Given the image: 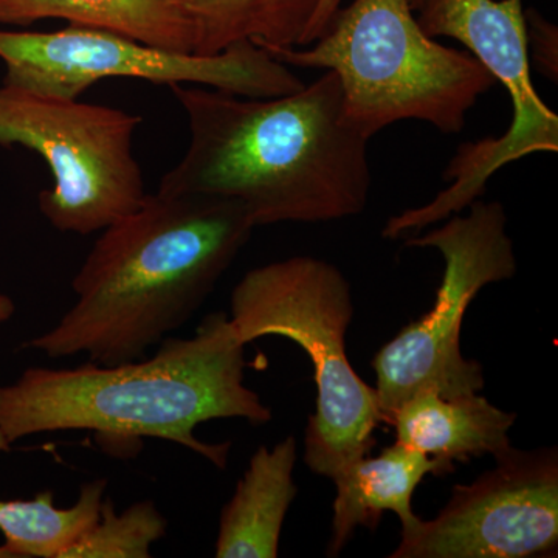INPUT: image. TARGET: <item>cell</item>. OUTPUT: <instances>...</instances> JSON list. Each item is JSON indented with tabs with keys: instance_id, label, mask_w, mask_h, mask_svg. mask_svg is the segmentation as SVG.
I'll return each mask as SVG.
<instances>
[{
	"instance_id": "11",
	"label": "cell",
	"mask_w": 558,
	"mask_h": 558,
	"mask_svg": "<svg viewBox=\"0 0 558 558\" xmlns=\"http://www.w3.org/2000/svg\"><path fill=\"white\" fill-rule=\"evenodd\" d=\"M454 465L429 458L409 447L395 446L381 450L379 457L355 459L333 480L332 535L328 556L337 557L359 527L376 529L385 512H395L402 529L418 520L411 508L418 484L427 475L444 476Z\"/></svg>"
},
{
	"instance_id": "15",
	"label": "cell",
	"mask_w": 558,
	"mask_h": 558,
	"mask_svg": "<svg viewBox=\"0 0 558 558\" xmlns=\"http://www.w3.org/2000/svg\"><path fill=\"white\" fill-rule=\"evenodd\" d=\"M193 27V53L213 57L234 44L301 47L319 0H174Z\"/></svg>"
},
{
	"instance_id": "3",
	"label": "cell",
	"mask_w": 558,
	"mask_h": 558,
	"mask_svg": "<svg viewBox=\"0 0 558 558\" xmlns=\"http://www.w3.org/2000/svg\"><path fill=\"white\" fill-rule=\"evenodd\" d=\"M244 349L230 318L216 312L190 339L161 340L148 360L25 369L0 387V432L11 446L65 429H92L117 442L171 440L226 469L231 444L202 442L194 428L213 418H271L269 407L245 387Z\"/></svg>"
},
{
	"instance_id": "8",
	"label": "cell",
	"mask_w": 558,
	"mask_h": 558,
	"mask_svg": "<svg viewBox=\"0 0 558 558\" xmlns=\"http://www.w3.org/2000/svg\"><path fill=\"white\" fill-rule=\"evenodd\" d=\"M416 17L429 38H453L468 47L508 90L512 121L501 137L462 143L447 167L449 189L385 223L381 236L398 240L459 215L478 201L501 168L538 153H558V117L535 90L531 76L523 0H421Z\"/></svg>"
},
{
	"instance_id": "9",
	"label": "cell",
	"mask_w": 558,
	"mask_h": 558,
	"mask_svg": "<svg viewBox=\"0 0 558 558\" xmlns=\"http://www.w3.org/2000/svg\"><path fill=\"white\" fill-rule=\"evenodd\" d=\"M0 60L5 64L3 84L70 100L109 78L194 84L247 98L281 97L306 86L288 65L252 43L201 57L78 25L58 32L0 28Z\"/></svg>"
},
{
	"instance_id": "12",
	"label": "cell",
	"mask_w": 558,
	"mask_h": 558,
	"mask_svg": "<svg viewBox=\"0 0 558 558\" xmlns=\"http://www.w3.org/2000/svg\"><path fill=\"white\" fill-rule=\"evenodd\" d=\"M517 414L488 402L480 392L442 398L422 392L392 414L396 442L454 465L472 458H492L512 447L509 432Z\"/></svg>"
},
{
	"instance_id": "14",
	"label": "cell",
	"mask_w": 558,
	"mask_h": 558,
	"mask_svg": "<svg viewBox=\"0 0 558 558\" xmlns=\"http://www.w3.org/2000/svg\"><path fill=\"white\" fill-rule=\"evenodd\" d=\"M47 20L193 53V27L174 0H0V25L28 27Z\"/></svg>"
},
{
	"instance_id": "21",
	"label": "cell",
	"mask_w": 558,
	"mask_h": 558,
	"mask_svg": "<svg viewBox=\"0 0 558 558\" xmlns=\"http://www.w3.org/2000/svg\"><path fill=\"white\" fill-rule=\"evenodd\" d=\"M418 2H421V0H410L411 7H413L414 11H416V7L418 5Z\"/></svg>"
},
{
	"instance_id": "22",
	"label": "cell",
	"mask_w": 558,
	"mask_h": 558,
	"mask_svg": "<svg viewBox=\"0 0 558 558\" xmlns=\"http://www.w3.org/2000/svg\"><path fill=\"white\" fill-rule=\"evenodd\" d=\"M0 558H3V554H2V550H0Z\"/></svg>"
},
{
	"instance_id": "1",
	"label": "cell",
	"mask_w": 558,
	"mask_h": 558,
	"mask_svg": "<svg viewBox=\"0 0 558 558\" xmlns=\"http://www.w3.org/2000/svg\"><path fill=\"white\" fill-rule=\"evenodd\" d=\"M168 87L185 112L190 143L159 191L240 202L255 227L332 222L368 207L369 140L344 121L332 70L271 98Z\"/></svg>"
},
{
	"instance_id": "18",
	"label": "cell",
	"mask_w": 558,
	"mask_h": 558,
	"mask_svg": "<svg viewBox=\"0 0 558 558\" xmlns=\"http://www.w3.org/2000/svg\"><path fill=\"white\" fill-rule=\"evenodd\" d=\"M527 32L529 58L546 78H558V31L535 10L524 11Z\"/></svg>"
},
{
	"instance_id": "13",
	"label": "cell",
	"mask_w": 558,
	"mask_h": 558,
	"mask_svg": "<svg viewBox=\"0 0 558 558\" xmlns=\"http://www.w3.org/2000/svg\"><path fill=\"white\" fill-rule=\"evenodd\" d=\"M296 449V439L289 436L274 449L260 446L255 451L220 513L216 557H278L282 524L299 494L293 480Z\"/></svg>"
},
{
	"instance_id": "7",
	"label": "cell",
	"mask_w": 558,
	"mask_h": 558,
	"mask_svg": "<svg viewBox=\"0 0 558 558\" xmlns=\"http://www.w3.org/2000/svg\"><path fill=\"white\" fill-rule=\"evenodd\" d=\"M405 245L438 250L446 267L432 310L374 355L377 402L387 425L399 407L422 392L454 398L483 391V366L462 355V319L481 290L512 279L519 267L499 202L475 201L468 216H450Z\"/></svg>"
},
{
	"instance_id": "2",
	"label": "cell",
	"mask_w": 558,
	"mask_h": 558,
	"mask_svg": "<svg viewBox=\"0 0 558 558\" xmlns=\"http://www.w3.org/2000/svg\"><path fill=\"white\" fill-rule=\"evenodd\" d=\"M255 229L244 205L227 197L146 194L102 230L73 278L76 303L22 348L49 359L87 354L105 366L145 359L201 310Z\"/></svg>"
},
{
	"instance_id": "19",
	"label": "cell",
	"mask_w": 558,
	"mask_h": 558,
	"mask_svg": "<svg viewBox=\"0 0 558 558\" xmlns=\"http://www.w3.org/2000/svg\"><path fill=\"white\" fill-rule=\"evenodd\" d=\"M341 2L343 0H319L317 10H315L314 16H312L310 27L304 33L303 46H310V44L315 43V40L325 35L337 11L340 10Z\"/></svg>"
},
{
	"instance_id": "6",
	"label": "cell",
	"mask_w": 558,
	"mask_h": 558,
	"mask_svg": "<svg viewBox=\"0 0 558 558\" xmlns=\"http://www.w3.org/2000/svg\"><path fill=\"white\" fill-rule=\"evenodd\" d=\"M140 124L126 110L0 86V146H22L46 161L53 186L40 191L39 209L62 233L102 231L143 204Z\"/></svg>"
},
{
	"instance_id": "5",
	"label": "cell",
	"mask_w": 558,
	"mask_h": 558,
	"mask_svg": "<svg viewBox=\"0 0 558 558\" xmlns=\"http://www.w3.org/2000/svg\"><path fill=\"white\" fill-rule=\"evenodd\" d=\"M230 310L242 343L286 337L310 355L317 402L304 433L307 468L333 481L355 459L369 454L376 446L374 432L385 422L376 388L348 360L354 300L343 271L314 256L256 267L233 289Z\"/></svg>"
},
{
	"instance_id": "16",
	"label": "cell",
	"mask_w": 558,
	"mask_h": 558,
	"mask_svg": "<svg viewBox=\"0 0 558 558\" xmlns=\"http://www.w3.org/2000/svg\"><path fill=\"white\" fill-rule=\"evenodd\" d=\"M106 480L83 484L72 508L54 506V492H39L32 499H0V532L3 558H62L95 526L100 517Z\"/></svg>"
},
{
	"instance_id": "17",
	"label": "cell",
	"mask_w": 558,
	"mask_h": 558,
	"mask_svg": "<svg viewBox=\"0 0 558 558\" xmlns=\"http://www.w3.org/2000/svg\"><path fill=\"white\" fill-rule=\"evenodd\" d=\"M167 534V520L154 501H138L121 513L105 499L95 526L62 558H149L150 546Z\"/></svg>"
},
{
	"instance_id": "20",
	"label": "cell",
	"mask_w": 558,
	"mask_h": 558,
	"mask_svg": "<svg viewBox=\"0 0 558 558\" xmlns=\"http://www.w3.org/2000/svg\"><path fill=\"white\" fill-rule=\"evenodd\" d=\"M14 312H16V304L5 293L0 292V326L5 325L13 318Z\"/></svg>"
},
{
	"instance_id": "4",
	"label": "cell",
	"mask_w": 558,
	"mask_h": 558,
	"mask_svg": "<svg viewBox=\"0 0 558 558\" xmlns=\"http://www.w3.org/2000/svg\"><path fill=\"white\" fill-rule=\"evenodd\" d=\"M264 50L288 68L332 70L344 121L368 140L403 120L459 134L470 110L497 86L472 53L429 38L410 0H354L312 49Z\"/></svg>"
},
{
	"instance_id": "10",
	"label": "cell",
	"mask_w": 558,
	"mask_h": 558,
	"mask_svg": "<svg viewBox=\"0 0 558 558\" xmlns=\"http://www.w3.org/2000/svg\"><path fill=\"white\" fill-rule=\"evenodd\" d=\"M495 468L458 484L432 520L402 529L391 558H532L557 556L556 447L495 457Z\"/></svg>"
}]
</instances>
